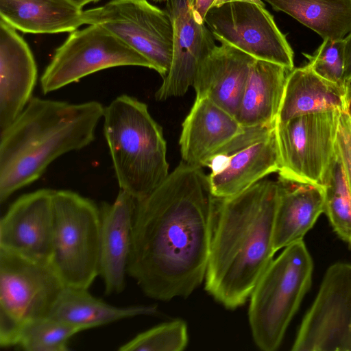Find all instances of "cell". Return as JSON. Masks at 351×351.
I'll return each instance as SVG.
<instances>
[{
    "label": "cell",
    "mask_w": 351,
    "mask_h": 351,
    "mask_svg": "<svg viewBox=\"0 0 351 351\" xmlns=\"http://www.w3.org/2000/svg\"><path fill=\"white\" fill-rule=\"evenodd\" d=\"M187 326L174 320L137 335L119 348V351H181L188 344Z\"/></svg>",
    "instance_id": "cell-28"
},
{
    "label": "cell",
    "mask_w": 351,
    "mask_h": 351,
    "mask_svg": "<svg viewBox=\"0 0 351 351\" xmlns=\"http://www.w3.org/2000/svg\"><path fill=\"white\" fill-rule=\"evenodd\" d=\"M104 134L120 188L136 200L169 175L167 143L147 106L121 95L104 108Z\"/></svg>",
    "instance_id": "cell-4"
},
{
    "label": "cell",
    "mask_w": 351,
    "mask_h": 351,
    "mask_svg": "<svg viewBox=\"0 0 351 351\" xmlns=\"http://www.w3.org/2000/svg\"><path fill=\"white\" fill-rule=\"evenodd\" d=\"M83 11L69 0H0V16L29 34L73 32L85 25Z\"/></svg>",
    "instance_id": "cell-23"
},
{
    "label": "cell",
    "mask_w": 351,
    "mask_h": 351,
    "mask_svg": "<svg viewBox=\"0 0 351 351\" xmlns=\"http://www.w3.org/2000/svg\"><path fill=\"white\" fill-rule=\"evenodd\" d=\"M215 0H189L195 18L198 23H203L206 14L213 7Z\"/></svg>",
    "instance_id": "cell-31"
},
{
    "label": "cell",
    "mask_w": 351,
    "mask_h": 351,
    "mask_svg": "<svg viewBox=\"0 0 351 351\" xmlns=\"http://www.w3.org/2000/svg\"><path fill=\"white\" fill-rule=\"evenodd\" d=\"M204 23L219 43H225L254 59L294 69V53L286 36L265 6L230 2L213 7Z\"/></svg>",
    "instance_id": "cell-11"
},
{
    "label": "cell",
    "mask_w": 351,
    "mask_h": 351,
    "mask_svg": "<svg viewBox=\"0 0 351 351\" xmlns=\"http://www.w3.org/2000/svg\"><path fill=\"white\" fill-rule=\"evenodd\" d=\"M280 192L274 225L273 244L276 252L302 240L319 215L324 213V188L279 178Z\"/></svg>",
    "instance_id": "cell-21"
},
{
    "label": "cell",
    "mask_w": 351,
    "mask_h": 351,
    "mask_svg": "<svg viewBox=\"0 0 351 351\" xmlns=\"http://www.w3.org/2000/svg\"><path fill=\"white\" fill-rule=\"evenodd\" d=\"M136 206V199L120 190L112 203L103 202L99 207V276L106 295L119 294L125 289Z\"/></svg>",
    "instance_id": "cell-16"
},
{
    "label": "cell",
    "mask_w": 351,
    "mask_h": 351,
    "mask_svg": "<svg viewBox=\"0 0 351 351\" xmlns=\"http://www.w3.org/2000/svg\"><path fill=\"white\" fill-rule=\"evenodd\" d=\"M329 111H350L348 88L320 77L308 63L288 73L276 122Z\"/></svg>",
    "instance_id": "cell-20"
},
{
    "label": "cell",
    "mask_w": 351,
    "mask_h": 351,
    "mask_svg": "<svg viewBox=\"0 0 351 351\" xmlns=\"http://www.w3.org/2000/svg\"><path fill=\"white\" fill-rule=\"evenodd\" d=\"M154 1H156V2H160V1H167V0H153Z\"/></svg>",
    "instance_id": "cell-36"
},
{
    "label": "cell",
    "mask_w": 351,
    "mask_h": 351,
    "mask_svg": "<svg viewBox=\"0 0 351 351\" xmlns=\"http://www.w3.org/2000/svg\"><path fill=\"white\" fill-rule=\"evenodd\" d=\"M289 73L280 64L254 60L235 117L243 128L276 124Z\"/></svg>",
    "instance_id": "cell-22"
},
{
    "label": "cell",
    "mask_w": 351,
    "mask_h": 351,
    "mask_svg": "<svg viewBox=\"0 0 351 351\" xmlns=\"http://www.w3.org/2000/svg\"><path fill=\"white\" fill-rule=\"evenodd\" d=\"M341 114L329 111L276 122L279 178L324 187L337 154Z\"/></svg>",
    "instance_id": "cell-8"
},
{
    "label": "cell",
    "mask_w": 351,
    "mask_h": 351,
    "mask_svg": "<svg viewBox=\"0 0 351 351\" xmlns=\"http://www.w3.org/2000/svg\"><path fill=\"white\" fill-rule=\"evenodd\" d=\"M101 104L32 97L19 116L0 132V203L39 179L56 159L95 139Z\"/></svg>",
    "instance_id": "cell-3"
},
{
    "label": "cell",
    "mask_w": 351,
    "mask_h": 351,
    "mask_svg": "<svg viewBox=\"0 0 351 351\" xmlns=\"http://www.w3.org/2000/svg\"><path fill=\"white\" fill-rule=\"evenodd\" d=\"M344 41V82L347 88L351 84V32L343 38Z\"/></svg>",
    "instance_id": "cell-32"
},
{
    "label": "cell",
    "mask_w": 351,
    "mask_h": 351,
    "mask_svg": "<svg viewBox=\"0 0 351 351\" xmlns=\"http://www.w3.org/2000/svg\"><path fill=\"white\" fill-rule=\"evenodd\" d=\"M216 45L200 63L193 86L236 117L252 62L251 56L225 43Z\"/></svg>",
    "instance_id": "cell-18"
},
{
    "label": "cell",
    "mask_w": 351,
    "mask_h": 351,
    "mask_svg": "<svg viewBox=\"0 0 351 351\" xmlns=\"http://www.w3.org/2000/svg\"><path fill=\"white\" fill-rule=\"evenodd\" d=\"M279 181L263 179L229 197H214L205 289L228 309L247 300L274 259Z\"/></svg>",
    "instance_id": "cell-2"
},
{
    "label": "cell",
    "mask_w": 351,
    "mask_h": 351,
    "mask_svg": "<svg viewBox=\"0 0 351 351\" xmlns=\"http://www.w3.org/2000/svg\"><path fill=\"white\" fill-rule=\"evenodd\" d=\"M250 2L253 3H256L260 5L265 6V3L262 0H215L213 7H219L222 5L223 4L230 3V2ZM212 7V8H213Z\"/></svg>",
    "instance_id": "cell-33"
},
{
    "label": "cell",
    "mask_w": 351,
    "mask_h": 351,
    "mask_svg": "<svg viewBox=\"0 0 351 351\" xmlns=\"http://www.w3.org/2000/svg\"><path fill=\"white\" fill-rule=\"evenodd\" d=\"M54 190L41 189L20 196L0 220V248L50 263Z\"/></svg>",
    "instance_id": "cell-14"
},
{
    "label": "cell",
    "mask_w": 351,
    "mask_h": 351,
    "mask_svg": "<svg viewBox=\"0 0 351 351\" xmlns=\"http://www.w3.org/2000/svg\"><path fill=\"white\" fill-rule=\"evenodd\" d=\"M324 190V213L337 235L351 245V189L338 145Z\"/></svg>",
    "instance_id": "cell-26"
},
{
    "label": "cell",
    "mask_w": 351,
    "mask_h": 351,
    "mask_svg": "<svg viewBox=\"0 0 351 351\" xmlns=\"http://www.w3.org/2000/svg\"><path fill=\"white\" fill-rule=\"evenodd\" d=\"M244 128L234 116L206 97H197L182 125V161L199 167Z\"/></svg>",
    "instance_id": "cell-19"
},
{
    "label": "cell",
    "mask_w": 351,
    "mask_h": 351,
    "mask_svg": "<svg viewBox=\"0 0 351 351\" xmlns=\"http://www.w3.org/2000/svg\"><path fill=\"white\" fill-rule=\"evenodd\" d=\"M337 145L351 189V121L350 111L341 114Z\"/></svg>",
    "instance_id": "cell-30"
},
{
    "label": "cell",
    "mask_w": 351,
    "mask_h": 351,
    "mask_svg": "<svg viewBox=\"0 0 351 351\" xmlns=\"http://www.w3.org/2000/svg\"><path fill=\"white\" fill-rule=\"evenodd\" d=\"M303 54L308 59V64L318 75L348 88L344 82L343 39H323L322 43L313 54Z\"/></svg>",
    "instance_id": "cell-29"
},
{
    "label": "cell",
    "mask_w": 351,
    "mask_h": 351,
    "mask_svg": "<svg viewBox=\"0 0 351 351\" xmlns=\"http://www.w3.org/2000/svg\"><path fill=\"white\" fill-rule=\"evenodd\" d=\"M313 260L303 240L274 258L250 295L249 323L256 346L274 351L310 289Z\"/></svg>",
    "instance_id": "cell-5"
},
{
    "label": "cell",
    "mask_w": 351,
    "mask_h": 351,
    "mask_svg": "<svg viewBox=\"0 0 351 351\" xmlns=\"http://www.w3.org/2000/svg\"><path fill=\"white\" fill-rule=\"evenodd\" d=\"M293 351H351V264L328 267Z\"/></svg>",
    "instance_id": "cell-13"
},
{
    "label": "cell",
    "mask_w": 351,
    "mask_h": 351,
    "mask_svg": "<svg viewBox=\"0 0 351 351\" xmlns=\"http://www.w3.org/2000/svg\"><path fill=\"white\" fill-rule=\"evenodd\" d=\"M165 10L173 26V54L169 72L155 94L163 101L182 96L193 86L197 69L216 46L204 23H198L189 0H167Z\"/></svg>",
    "instance_id": "cell-15"
},
{
    "label": "cell",
    "mask_w": 351,
    "mask_h": 351,
    "mask_svg": "<svg viewBox=\"0 0 351 351\" xmlns=\"http://www.w3.org/2000/svg\"><path fill=\"white\" fill-rule=\"evenodd\" d=\"M83 330L50 316L43 317L22 328L14 346L25 351H67L70 339Z\"/></svg>",
    "instance_id": "cell-27"
},
{
    "label": "cell",
    "mask_w": 351,
    "mask_h": 351,
    "mask_svg": "<svg viewBox=\"0 0 351 351\" xmlns=\"http://www.w3.org/2000/svg\"><path fill=\"white\" fill-rule=\"evenodd\" d=\"M348 100H349L350 108V112H351V84L349 86V87L348 88Z\"/></svg>",
    "instance_id": "cell-35"
},
{
    "label": "cell",
    "mask_w": 351,
    "mask_h": 351,
    "mask_svg": "<svg viewBox=\"0 0 351 351\" xmlns=\"http://www.w3.org/2000/svg\"><path fill=\"white\" fill-rule=\"evenodd\" d=\"M158 313L156 305L116 306L94 297L87 289L65 286L49 316L88 330L122 319Z\"/></svg>",
    "instance_id": "cell-24"
},
{
    "label": "cell",
    "mask_w": 351,
    "mask_h": 351,
    "mask_svg": "<svg viewBox=\"0 0 351 351\" xmlns=\"http://www.w3.org/2000/svg\"><path fill=\"white\" fill-rule=\"evenodd\" d=\"M72 3H73L75 5H76L77 8L82 9L85 5L89 3H95L97 2L99 0H69Z\"/></svg>",
    "instance_id": "cell-34"
},
{
    "label": "cell",
    "mask_w": 351,
    "mask_h": 351,
    "mask_svg": "<svg viewBox=\"0 0 351 351\" xmlns=\"http://www.w3.org/2000/svg\"><path fill=\"white\" fill-rule=\"evenodd\" d=\"M350 121H351V112H350Z\"/></svg>",
    "instance_id": "cell-37"
},
{
    "label": "cell",
    "mask_w": 351,
    "mask_h": 351,
    "mask_svg": "<svg viewBox=\"0 0 351 351\" xmlns=\"http://www.w3.org/2000/svg\"><path fill=\"white\" fill-rule=\"evenodd\" d=\"M16 30L0 19V132L31 100L38 77L30 48Z\"/></svg>",
    "instance_id": "cell-17"
},
{
    "label": "cell",
    "mask_w": 351,
    "mask_h": 351,
    "mask_svg": "<svg viewBox=\"0 0 351 351\" xmlns=\"http://www.w3.org/2000/svg\"><path fill=\"white\" fill-rule=\"evenodd\" d=\"M51 265L65 286L87 289L99 276V207L69 190L54 191Z\"/></svg>",
    "instance_id": "cell-6"
},
{
    "label": "cell",
    "mask_w": 351,
    "mask_h": 351,
    "mask_svg": "<svg viewBox=\"0 0 351 351\" xmlns=\"http://www.w3.org/2000/svg\"><path fill=\"white\" fill-rule=\"evenodd\" d=\"M323 39H343L351 32V0H265Z\"/></svg>",
    "instance_id": "cell-25"
},
{
    "label": "cell",
    "mask_w": 351,
    "mask_h": 351,
    "mask_svg": "<svg viewBox=\"0 0 351 351\" xmlns=\"http://www.w3.org/2000/svg\"><path fill=\"white\" fill-rule=\"evenodd\" d=\"M83 17L84 24L105 27L166 76L172 61L173 30L165 10L147 0H111L83 11Z\"/></svg>",
    "instance_id": "cell-10"
},
{
    "label": "cell",
    "mask_w": 351,
    "mask_h": 351,
    "mask_svg": "<svg viewBox=\"0 0 351 351\" xmlns=\"http://www.w3.org/2000/svg\"><path fill=\"white\" fill-rule=\"evenodd\" d=\"M65 287L50 263L0 248V346H15L27 323L49 313Z\"/></svg>",
    "instance_id": "cell-7"
},
{
    "label": "cell",
    "mask_w": 351,
    "mask_h": 351,
    "mask_svg": "<svg viewBox=\"0 0 351 351\" xmlns=\"http://www.w3.org/2000/svg\"><path fill=\"white\" fill-rule=\"evenodd\" d=\"M204 167L210 169V191L217 198L235 195L279 169L275 127L244 128L210 156Z\"/></svg>",
    "instance_id": "cell-12"
},
{
    "label": "cell",
    "mask_w": 351,
    "mask_h": 351,
    "mask_svg": "<svg viewBox=\"0 0 351 351\" xmlns=\"http://www.w3.org/2000/svg\"><path fill=\"white\" fill-rule=\"evenodd\" d=\"M138 66L154 70L153 64L99 25H89L69 36L40 77L43 94L57 90L101 70Z\"/></svg>",
    "instance_id": "cell-9"
},
{
    "label": "cell",
    "mask_w": 351,
    "mask_h": 351,
    "mask_svg": "<svg viewBox=\"0 0 351 351\" xmlns=\"http://www.w3.org/2000/svg\"><path fill=\"white\" fill-rule=\"evenodd\" d=\"M213 199L202 167L184 161L136 200L128 276L149 298H186L205 279Z\"/></svg>",
    "instance_id": "cell-1"
}]
</instances>
